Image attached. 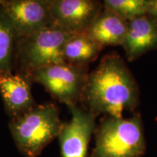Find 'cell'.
Listing matches in <instances>:
<instances>
[{"label":"cell","mask_w":157,"mask_h":157,"mask_svg":"<svg viewBox=\"0 0 157 157\" xmlns=\"http://www.w3.org/2000/svg\"><path fill=\"white\" fill-rule=\"evenodd\" d=\"M139 88L132 74L118 53L103 57L89 73L81 102L84 109L97 117L100 114L122 118L139 103Z\"/></svg>","instance_id":"cell-1"},{"label":"cell","mask_w":157,"mask_h":157,"mask_svg":"<svg viewBox=\"0 0 157 157\" xmlns=\"http://www.w3.org/2000/svg\"><path fill=\"white\" fill-rule=\"evenodd\" d=\"M91 157H141L146 151L142 117L105 116L96 125Z\"/></svg>","instance_id":"cell-2"},{"label":"cell","mask_w":157,"mask_h":157,"mask_svg":"<svg viewBox=\"0 0 157 157\" xmlns=\"http://www.w3.org/2000/svg\"><path fill=\"white\" fill-rule=\"evenodd\" d=\"M63 122L58 107L48 103L36 105L15 119L9 127L17 149L25 157H36L58 137Z\"/></svg>","instance_id":"cell-3"},{"label":"cell","mask_w":157,"mask_h":157,"mask_svg":"<svg viewBox=\"0 0 157 157\" xmlns=\"http://www.w3.org/2000/svg\"><path fill=\"white\" fill-rule=\"evenodd\" d=\"M73 35L57 25L17 38L14 69L29 76L39 68L65 63L63 47Z\"/></svg>","instance_id":"cell-4"},{"label":"cell","mask_w":157,"mask_h":157,"mask_svg":"<svg viewBox=\"0 0 157 157\" xmlns=\"http://www.w3.org/2000/svg\"><path fill=\"white\" fill-rule=\"evenodd\" d=\"M88 65L63 63L39 68L29 75L57 101L68 106L81 102L87 82Z\"/></svg>","instance_id":"cell-5"},{"label":"cell","mask_w":157,"mask_h":157,"mask_svg":"<svg viewBox=\"0 0 157 157\" xmlns=\"http://www.w3.org/2000/svg\"><path fill=\"white\" fill-rule=\"evenodd\" d=\"M2 10L10 21L18 37L56 25L49 0H6Z\"/></svg>","instance_id":"cell-6"},{"label":"cell","mask_w":157,"mask_h":157,"mask_svg":"<svg viewBox=\"0 0 157 157\" xmlns=\"http://www.w3.org/2000/svg\"><path fill=\"white\" fill-rule=\"evenodd\" d=\"M71 118L63 124L58 135L62 157H87L88 147L95 128L96 117L78 105L68 106Z\"/></svg>","instance_id":"cell-7"},{"label":"cell","mask_w":157,"mask_h":157,"mask_svg":"<svg viewBox=\"0 0 157 157\" xmlns=\"http://www.w3.org/2000/svg\"><path fill=\"white\" fill-rule=\"evenodd\" d=\"M49 5L56 24L73 34L87 32L103 9L96 0H49Z\"/></svg>","instance_id":"cell-8"},{"label":"cell","mask_w":157,"mask_h":157,"mask_svg":"<svg viewBox=\"0 0 157 157\" xmlns=\"http://www.w3.org/2000/svg\"><path fill=\"white\" fill-rule=\"evenodd\" d=\"M29 76L13 72L0 76V95L10 119H15L36 105Z\"/></svg>","instance_id":"cell-9"},{"label":"cell","mask_w":157,"mask_h":157,"mask_svg":"<svg viewBox=\"0 0 157 157\" xmlns=\"http://www.w3.org/2000/svg\"><path fill=\"white\" fill-rule=\"evenodd\" d=\"M121 46L129 62L157 48V21L145 15L128 22L126 36Z\"/></svg>","instance_id":"cell-10"},{"label":"cell","mask_w":157,"mask_h":157,"mask_svg":"<svg viewBox=\"0 0 157 157\" xmlns=\"http://www.w3.org/2000/svg\"><path fill=\"white\" fill-rule=\"evenodd\" d=\"M128 22L113 12L103 9L86 34L101 46L122 45L126 36Z\"/></svg>","instance_id":"cell-11"},{"label":"cell","mask_w":157,"mask_h":157,"mask_svg":"<svg viewBox=\"0 0 157 157\" xmlns=\"http://www.w3.org/2000/svg\"><path fill=\"white\" fill-rule=\"evenodd\" d=\"M103 48L86 33L73 34L64 44V60L71 64L89 65L98 58Z\"/></svg>","instance_id":"cell-12"},{"label":"cell","mask_w":157,"mask_h":157,"mask_svg":"<svg viewBox=\"0 0 157 157\" xmlns=\"http://www.w3.org/2000/svg\"><path fill=\"white\" fill-rule=\"evenodd\" d=\"M18 36L14 27L0 10V76L13 72Z\"/></svg>","instance_id":"cell-13"},{"label":"cell","mask_w":157,"mask_h":157,"mask_svg":"<svg viewBox=\"0 0 157 157\" xmlns=\"http://www.w3.org/2000/svg\"><path fill=\"white\" fill-rule=\"evenodd\" d=\"M150 3L151 0H105L103 7L130 22L147 15Z\"/></svg>","instance_id":"cell-14"},{"label":"cell","mask_w":157,"mask_h":157,"mask_svg":"<svg viewBox=\"0 0 157 157\" xmlns=\"http://www.w3.org/2000/svg\"><path fill=\"white\" fill-rule=\"evenodd\" d=\"M147 15L154 17L157 21V0H151Z\"/></svg>","instance_id":"cell-15"},{"label":"cell","mask_w":157,"mask_h":157,"mask_svg":"<svg viewBox=\"0 0 157 157\" xmlns=\"http://www.w3.org/2000/svg\"><path fill=\"white\" fill-rule=\"evenodd\" d=\"M6 2V0H0V10L2 9V7L5 5V4Z\"/></svg>","instance_id":"cell-16"}]
</instances>
